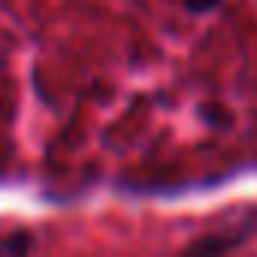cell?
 I'll use <instances>...</instances> for the list:
<instances>
[{"label": "cell", "mask_w": 257, "mask_h": 257, "mask_svg": "<svg viewBox=\"0 0 257 257\" xmlns=\"http://www.w3.org/2000/svg\"><path fill=\"white\" fill-rule=\"evenodd\" d=\"M28 248H31V236H13L0 242V251H28Z\"/></svg>", "instance_id": "cell-3"}, {"label": "cell", "mask_w": 257, "mask_h": 257, "mask_svg": "<svg viewBox=\"0 0 257 257\" xmlns=\"http://www.w3.org/2000/svg\"><path fill=\"white\" fill-rule=\"evenodd\" d=\"M200 118L209 124V127H230L233 124V112L221 103H206L200 106Z\"/></svg>", "instance_id": "cell-1"}, {"label": "cell", "mask_w": 257, "mask_h": 257, "mask_svg": "<svg viewBox=\"0 0 257 257\" xmlns=\"http://www.w3.org/2000/svg\"><path fill=\"white\" fill-rule=\"evenodd\" d=\"M218 7H221V0H185V10L191 16H206V13H212Z\"/></svg>", "instance_id": "cell-2"}]
</instances>
